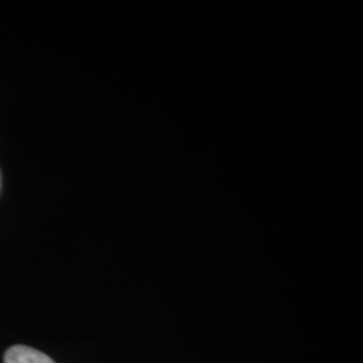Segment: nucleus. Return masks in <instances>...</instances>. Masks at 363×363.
I'll use <instances>...</instances> for the list:
<instances>
[{"mask_svg": "<svg viewBox=\"0 0 363 363\" xmlns=\"http://www.w3.org/2000/svg\"><path fill=\"white\" fill-rule=\"evenodd\" d=\"M4 363H55L50 357L27 346H13L6 351Z\"/></svg>", "mask_w": 363, "mask_h": 363, "instance_id": "1", "label": "nucleus"}]
</instances>
